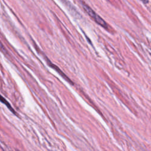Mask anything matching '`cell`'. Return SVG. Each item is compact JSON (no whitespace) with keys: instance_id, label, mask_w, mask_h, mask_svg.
Returning <instances> with one entry per match:
<instances>
[{"instance_id":"cell-2","label":"cell","mask_w":151,"mask_h":151,"mask_svg":"<svg viewBox=\"0 0 151 151\" xmlns=\"http://www.w3.org/2000/svg\"><path fill=\"white\" fill-rule=\"evenodd\" d=\"M1 102H3V103L5 104L6 105V106H7V108L9 109H10V110L13 113H16V111H15V110H14V109L12 108V107H11V104H9V103L6 101V100L5 99H4L3 97H1Z\"/></svg>"},{"instance_id":"cell-3","label":"cell","mask_w":151,"mask_h":151,"mask_svg":"<svg viewBox=\"0 0 151 151\" xmlns=\"http://www.w3.org/2000/svg\"><path fill=\"white\" fill-rule=\"evenodd\" d=\"M144 4H148L149 3V0H141Z\"/></svg>"},{"instance_id":"cell-1","label":"cell","mask_w":151,"mask_h":151,"mask_svg":"<svg viewBox=\"0 0 151 151\" xmlns=\"http://www.w3.org/2000/svg\"><path fill=\"white\" fill-rule=\"evenodd\" d=\"M82 6L85 11L88 14L90 17H91V18L95 20L96 23H97L98 24H99L100 26H102L103 27H104L105 28H108V24L106 23V22L105 21L104 19H103L101 17L98 16V15L96 14V13L94 11L90 6H89L86 4H85L84 3H82Z\"/></svg>"}]
</instances>
